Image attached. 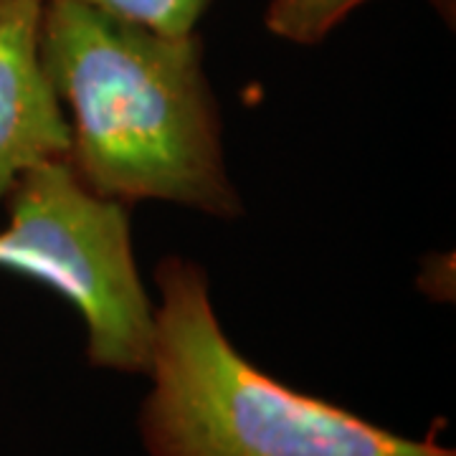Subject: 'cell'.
I'll return each mask as SVG.
<instances>
[{"label":"cell","mask_w":456,"mask_h":456,"mask_svg":"<svg viewBox=\"0 0 456 456\" xmlns=\"http://www.w3.org/2000/svg\"><path fill=\"white\" fill-rule=\"evenodd\" d=\"M38 46L69 122L66 163L92 193L216 218L244 213L200 33L173 36L79 0H46Z\"/></svg>","instance_id":"1"},{"label":"cell","mask_w":456,"mask_h":456,"mask_svg":"<svg viewBox=\"0 0 456 456\" xmlns=\"http://www.w3.org/2000/svg\"><path fill=\"white\" fill-rule=\"evenodd\" d=\"M147 456H454L431 431L406 439L256 368L216 317L208 274L183 256L155 269Z\"/></svg>","instance_id":"2"},{"label":"cell","mask_w":456,"mask_h":456,"mask_svg":"<svg viewBox=\"0 0 456 456\" xmlns=\"http://www.w3.org/2000/svg\"><path fill=\"white\" fill-rule=\"evenodd\" d=\"M0 269L31 277L79 312L92 368L147 375L155 305L132 254L130 206L92 193L71 165H38L3 198Z\"/></svg>","instance_id":"3"},{"label":"cell","mask_w":456,"mask_h":456,"mask_svg":"<svg viewBox=\"0 0 456 456\" xmlns=\"http://www.w3.org/2000/svg\"><path fill=\"white\" fill-rule=\"evenodd\" d=\"M46 0H0V203L20 175L69 152V122L41 61Z\"/></svg>","instance_id":"4"},{"label":"cell","mask_w":456,"mask_h":456,"mask_svg":"<svg viewBox=\"0 0 456 456\" xmlns=\"http://www.w3.org/2000/svg\"><path fill=\"white\" fill-rule=\"evenodd\" d=\"M368 0H266L264 26L297 46H317Z\"/></svg>","instance_id":"5"},{"label":"cell","mask_w":456,"mask_h":456,"mask_svg":"<svg viewBox=\"0 0 456 456\" xmlns=\"http://www.w3.org/2000/svg\"><path fill=\"white\" fill-rule=\"evenodd\" d=\"M160 33H193L213 0H79Z\"/></svg>","instance_id":"6"}]
</instances>
